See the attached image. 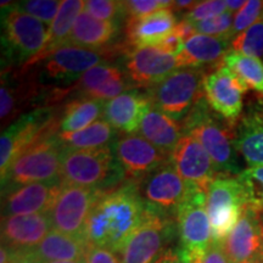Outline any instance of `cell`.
<instances>
[{
    "label": "cell",
    "mask_w": 263,
    "mask_h": 263,
    "mask_svg": "<svg viewBox=\"0 0 263 263\" xmlns=\"http://www.w3.org/2000/svg\"><path fill=\"white\" fill-rule=\"evenodd\" d=\"M176 230L170 216L149 209L145 219L120 251L122 263H154L170 248Z\"/></svg>",
    "instance_id": "obj_9"
},
{
    "label": "cell",
    "mask_w": 263,
    "mask_h": 263,
    "mask_svg": "<svg viewBox=\"0 0 263 263\" xmlns=\"http://www.w3.org/2000/svg\"><path fill=\"white\" fill-rule=\"evenodd\" d=\"M206 73L201 68H180L172 72L159 83L146 88L151 106L180 122L203 98L202 81Z\"/></svg>",
    "instance_id": "obj_5"
},
{
    "label": "cell",
    "mask_w": 263,
    "mask_h": 263,
    "mask_svg": "<svg viewBox=\"0 0 263 263\" xmlns=\"http://www.w3.org/2000/svg\"><path fill=\"white\" fill-rule=\"evenodd\" d=\"M154 263H194L184 250L178 248H170L164 250Z\"/></svg>",
    "instance_id": "obj_43"
},
{
    "label": "cell",
    "mask_w": 263,
    "mask_h": 263,
    "mask_svg": "<svg viewBox=\"0 0 263 263\" xmlns=\"http://www.w3.org/2000/svg\"><path fill=\"white\" fill-rule=\"evenodd\" d=\"M171 162L189 186L206 194L210 184L218 174L207 151L189 134H184L172 151Z\"/></svg>",
    "instance_id": "obj_15"
},
{
    "label": "cell",
    "mask_w": 263,
    "mask_h": 263,
    "mask_svg": "<svg viewBox=\"0 0 263 263\" xmlns=\"http://www.w3.org/2000/svg\"><path fill=\"white\" fill-rule=\"evenodd\" d=\"M184 134L195 138L211 157L218 173L239 176L242 172L234 146V126L217 115L203 97L180 121Z\"/></svg>",
    "instance_id": "obj_2"
},
{
    "label": "cell",
    "mask_w": 263,
    "mask_h": 263,
    "mask_svg": "<svg viewBox=\"0 0 263 263\" xmlns=\"http://www.w3.org/2000/svg\"><path fill=\"white\" fill-rule=\"evenodd\" d=\"M136 184L145 205L167 216L176 215L178 207L196 190L185 183L171 161Z\"/></svg>",
    "instance_id": "obj_10"
},
{
    "label": "cell",
    "mask_w": 263,
    "mask_h": 263,
    "mask_svg": "<svg viewBox=\"0 0 263 263\" xmlns=\"http://www.w3.org/2000/svg\"><path fill=\"white\" fill-rule=\"evenodd\" d=\"M112 150L128 182H139L171 161V155L137 133L118 138Z\"/></svg>",
    "instance_id": "obj_13"
},
{
    "label": "cell",
    "mask_w": 263,
    "mask_h": 263,
    "mask_svg": "<svg viewBox=\"0 0 263 263\" xmlns=\"http://www.w3.org/2000/svg\"><path fill=\"white\" fill-rule=\"evenodd\" d=\"M206 203L207 194L201 190H193L176 212L179 246L194 263L201 262L213 241Z\"/></svg>",
    "instance_id": "obj_8"
},
{
    "label": "cell",
    "mask_w": 263,
    "mask_h": 263,
    "mask_svg": "<svg viewBox=\"0 0 263 263\" xmlns=\"http://www.w3.org/2000/svg\"><path fill=\"white\" fill-rule=\"evenodd\" d=\"M149 207L141 199L136 182L100 192L87 219L83 239L88 245L118 252L143 223Z\"/></svg>",
    "instance_id": "obj_1"
},
{
    "label": "cell",
    "mask_w": 263,
    "mask_h": 263,
    "mask_svg": "<svg viewBox=\"0 0 263 263\" xmlns=\"http://www.w3.org/2000/svg\"><path fill=\"white\" fill-rule=\"evenodd\" d=\"M44 71L55 81H73L95 66L101 65L104 54L72 44H64L44 59Z\"/></svg>",
    "instance_id": "obj_18"
},
{
    "label": "cell",
    "mask_w": 263,
    "mask_h": 263,
    "mask_svg": "<svg viewBox=\"0 0 263 263\" xmlns=\"http://www.w3.org/2000/svg\"><path fill=\"white\" fill-rule=\"evenodd\" d=\"M261 20H263V0L246 2L234 16V24L229 33L230 41Z\"/></svg>",
    "instance_id": "obj_36"
},
{
    "label": "cell",
    "mask_w": 263,
    "mask_h": 263,
    "mask_svg": "<svg viewBox=\"0 0 263 263\" xmlns=\"http://www.w3.org/2000/svg\"><path fill=\"white\" fill-rule=\"evenodd\" d=\"M100 190L64 185L49 210L52 230L83 238L87 219Z\"/></svg>",
    "instance_id": "obj_12"
},
{
    "label": "cell",
    "mask_w": 263,
    "mask_h": 263,
    "mask_svg": "<svg viewBox=\"0 0 263 263\" xmlns=\"http://www.w3.org/2000/svg\"><path fill=\"white\" fill-rule=\"evenodd\" d=\"M105 101L90 98H81L65 105L59 121V133H74L99 121L104 116Z\"/></svg>",
    "instance_id": "obj_30"
},
{
    "label": "cell",
    "mask_w": 263,
    "mask_h": 263,
    "mask_svg": "<svg viewBox=\"0 0 263 263\" xmlns=\"http://www.w3.org/2000/svg\"><path fill=\"white\" fill-rule=\"evenodd\" d=\"M59 122L54 120L50 110H38L24 115L10 124L2 133L0 139V173L4 178L12 162L26 149L45 138L59 133Z\"/></svg>",
    "instance_id": "obj_7"
},
{
    "label": "cell",
    "mask_w": 263,
    "mask_h": 263,
    "mask_svg": "<svg viewBox=\"0 0 263 263\" xmlns=\"http://www.w3.org/2000/svg\"><path fill=\"white\" fill-rule=\"evenodd\" d=\"M245 3L246 2H244V0H227L226 4H227V8H228V11L234 14L235 11L238 12L239 10L245 5Z\"/></svg>",
    "instance_id": "obj_48"
},
{
    "label": "cell",
    "mask_w": 263,
    "mask_h": 263,
    "mask_svg": "<svg viewBox=\"0 0 263 263\" xmlns=\"http://www.w3.org/2000/svg\"><path fill=\"white\" fill-rule=\"evenodd\" d=\"M234 146L250 166H263V99L251 101L234 126Z\"/></svg>",
    "instance_id": "obj_22"
},
{
    "label": "cell",
    "mask_w": 263,
    "mask_h": 263,
    "mask_svg": "<svg viewBox=\"0 0 263 263\" xmlns=\"http://www.w3.org/2000/svg\"><path fill=\"white\" fill-rule=\"evenodd\" d=\"M64 144L59 133L33 144L12 162L2 179L3 194L32 183L61 180V155Z\"/></svg>",
    "instance_id": "obj_4"
},
{
    "label": "cell",
    "mask_w": 263,
    "mask_h": 263,
    "mask_svg": "<svg viewBox=\"0 0 263 263\" xmlns=\"http://www.w3.org/2000/svg\"><path fill=\"white\" fill-rule=\"evenodd\" d=\"M83 10L101 21L118 22V16L123 15L122 2L114 0H88L85 2Z\"/></svg>",
    "instance_id": "obj_40"
},
{
    "label": "cell",
    "mask_w": 263,
    "mask_h": 263,
    "mask_svg": "<svg viewBox=\"0 0 263 263\" xmlns=\"http://www.w3.org/2000/svg\"><path fill=\"white\" fill-rule=\"evenodd\" d=\"M232 50L246 57L263 58V20L256 22L233 39Z\"/></svg>",
    "instance_id": "obj_33"
},
{
    "label": "cell",
    "mask_w": 263,
    "mask_h": 263,
    "mask_svg": "<svg viewBox=\"0 0 263 263\" xmlns=\"http://www.w3.org/2000/svg\"><path fill=\"white\" fill-rule=\"evenodd\" d=\"M62 188L61 180L32 183L3 194L2 218L49 212Z\"/></svg>",
    "instance_id": "obj_17"
},
{
    "label": "cell",
    "mask_w": 263,
    "mask_h": 263,
    "mask_svg": "<svg viewBox=\"0 0 263 263\" xmlns=\"http://www.w3.org/2000/svg\"><path fill=\"white\" fill-rule=\"evenodd\" d=\"M184 43H185V41L174 29L173 33H171L168 37L164 38L156 47H159L164 52H168V54L174 55V57H178L180 51L183 50Z\"/></svg>",
    "instance_id": "obj_44"
},
{
    "label": "cell",
    "mask_w": 263,
    "mask_h": 263,
    "mask_svg": "<svg viewBox=\"0 0 263 263\" xmlns=\"http://www.w3.org/2000/svg\"><path fill=\"white\" fill-rule=\"evenodd\" d=\"M250 88L228 66L207 72L202 81L203 97L210 107L235 126L242 115L244 95Z\"/></svg>",
    "instance_id": "obj_11"
},
{
    "label": "cell",
    "mask_w": 263,
    "mask_h": 263,
    "mask_svg": "<svg viewBox=\"0 0 263 263\" xmlns=\"http://www.w3.org/2000/svg\"><path fill=\"white\" fill-rule=\"evenodd\" d=\"M230 39L194 34L184 43L183 50L177 57L179 68H201L206 72L224 66V58L230 49Z\"/></svg>",
    "instance_id": "obj_23"
},
{
    "label": "cell",
    "mask_w": 263,
    "mask_h": 263,
    "mask_svg": "<svg viewBox=\"0 0 263 263\" xmlns=\"http://www.w3.org/2000/svg\"><path fill=\"white\" fill-rule=\"evenodd\" d=\"M52 229L48 212L2 218V245L15 251H29Z\"/></svg>",
    "instance_id": "obj_19"
},
{
    "label": "cell",
    "mask_w": 263,
    "mask_h": 263,
    "mask_svg": "<svg viewBox=\"0 0 263 263\" xmlns=\"http://www.w3.org/2000/svg\"><path fill=\"white\" fill-rule=\"evenodd\" d=\"M224 65L232 68L250 89H254L263 97V61L261 59L230 50L224 58Z\"/></svg>",
    "instance_id": "obj_32"
},
{
    "label": "cell",
    "mask_w": 263,
    "mask_h": 263,
    "mask_svg": "<svg viewBox=\"0 0 263 263\" xmlns=\"http://www.w3.org/2000/svg\"><path fill=\"white\" fill-rule=\"evenodd\" d=\"M139 132L140 136L168 155L172 154L183 137L182 124L153 106L146 111Z\"/></svg>",
    "instance_id": "obj_27"
},
{
    "label": "cell",
    "mask_w": 263,
    "mask_h": 263,
    "mask_svg": "<svg viewBox=\"0 0 263 263\" xmlns=\"http://www.w3.org/2000/svg\"><path fill=\"white\" fill-rule=\"evenodd\" d=\"M151 107L146 93L133 89L106 101L104 120L111 127L126 134L139 130L140 123L146 111Z\"/></svg>",
    "instance_id": "obj_24"
},
{
    "label": "cell",
    "mask_w": 263,
    "mask_h": 263,
    "mask_svg": "<svg viewBox=\"0 0 263 263\" xmlns=\"http://www.w3.org/2000/svg\"><path fill=\"white\" fill-rule=\"evenodd\" d=\"M221 244L230 263H241L261 256L262 236L258 211L246 206L238 224Z\"/></svg>",
    "instance_id": "obj_21"
},
{
    "label": "cell",
    "mask_w": 263,
    "mask_h": 263,
    "mask_svg": "<svg viewBox=\"0 0 263 263\" xmlns=\"http://www.w3.org/2000/svg\"><path fill=\"white\" fill-rule=\"evenodd\" d=\"M196 2H193V0H177V2H173L172 9L174 10H182V9H192L194 5H195Z\"/></svg>",
    "instance_id": "obj_49"
},
{
    "label": "cell",
    "mask_w": 263,
    "mask_h": 263,
    "mask_svg": "<svg viewBox=\"0 0 263 263\" xmlns=\"http://www.w3.org/2000/svg\"><path fill=\"white\" fill-rule=\"evenodd\" d=\"M241 263H263V257L262 256H258V257H255V258L249 259V261H245Z\"/></svg>",
    "instance_id": "obj_51"
},
{
    "label": "cell",
    "mask_w": 263,
    "mask_h": 263,
    "mask_svg": "<svg viewBox=\"0 0 263 263\" xmlns=\"http://www.w3.org/2000/svg\"><path fill=\"white\" fill-rule=\"evenodd\" d=\"M12 262V250L8 246L2 245L0 251V263H11Z\"/></svg>",
    "instance_id": "obj_47"
},
{
    "label": "cell",
    "mask_w": 263,
    "mask_h": 263,
    "mask_svg": "<svg viewBox=\"0 0 263 263\" xmlns=\"http://www.w3.org/2000/svg\"><path fill=\"white\" fill-rule=\"evenodd\" d=\"M130 82L116 66L101 64L85 72L78 80L76 89L80 90L83 98L108 101L134 87Z\"/></svg>",
    "instance_id": "obj_25"
},
{
    "label": "cell",
    "mask_w": 263,
    "mask_h": 263,
    "mask_svg": "<svg viewBox=\"0 0 263 263\" xmlns=\"http://www.w3.org/2000/svg\"><path fill=\"white\" fill-rule=\"evenodd\" d=\"M120 25L115 21H101L82 11L76 20L67 44L89 50L101 51L118 35Z\"/></svg>",
    "instance_id": "obj_26"
},
{
    "label": "cell",
    "mask_w": 263,
    "mask_h": 263,
    "mask_svg": "<svg viewBox=\"0 0 263 263\" xmlns=\"http://www.w3.org/2000/svg\"><path fill=\"white\" fill-rule=\"evenodd\" d=\"M87 241L83 238H77L51 230L42 240L41 244L29 250L39 262L54 261H77L83 259L88 250Z\"/></svg>",
    "instance_id": "obj_28"
},
{
    "label": "cell",
    "mask_w": 263,
    "mask_h": 263,
    "mask_svg": "<svg viewBox=\"0 0 263 263\" xmlns=\"http://www.w3.org/2000/svg\"><path fill=\"white\" fill-rule=\"evenodd\" d=\"M43 263H84V258L77 259V261H54V262H43Z\"/></svg>",
    "instance_id": "obj_52"
},
{
    "label": "cell",
    "mask_w": 263,
    "mask_h": 263,
    "mask_svg": "<svg viewBox=\"0 0 263 263\" xmlns=\"http://www.w3.org/2000/svg\"><path fill=\"white\" fill-rule=\"evenodd\" d=\"M116 132L106 121L99 120L80 132L59 133V137L66 147L76 150H94L112 146Z\"/></svg>",
    "instance_id": "obj_31"
},
{
    "label": "cell",
    "mask_w": 263,
    "mask_h": 263,
    "mask_svg": "<svg viewBox=\"0 0 263 263\" xmlns=\"http://www.w3.org/2000/svg\"><path fill=\"white\" fill-rule=\"evenodd\" d=\"M238 178L245 189L249 206L256 211H263V166L249 167Z\"/></svg>",
    "instance_id": "obj_34"
},
{
    "label": "cell",
    "mask_w": 263,
    "mask_h": 263,
    "mask_svg": "<svg viewBox=\"0 0 263 263\" xmlns=\"http://www.w3.org/2000/svg\"><path fill=\"white\" fill-rule=\"evenodd\" d=\"M84 263H122L118 252L100 246L89 245L84 256Z\"/></svg>",
    "instance_id": "obj_42"
},
{
    "label": "cell",
    "mask_w": 263,
    "mask_h": 263,
    "mask_svg": "<svg viewBox=\"0 0 263 263\" xmlns=\"http://www.w3.org/2000/svg\"><path fill=\"white\" fill-rule=\"evenodd\" d=\"M171 0H128L122 2L123 16L127 20L141 18L161 9L172 8Z\"/></svg>",
    "instance_id": "obj_38"
},
{
    "label": "cell",
    "mask_w": 263,
    "mask_h": 263,
    "mask_svg": "<svg viewBox=\"0 0 263 263\" xmlns=\"http://www.w3.org/2000/svg\"><path fill=\"white\" fill-rule=\"evenodd\" d=\"M126 68L133 85L149 88L178 70L179 65L177 57L159 47H143L128 52Z\"/></svg>",
    "instance_id": "obj_16"
},
{
    "label": "cell",
    "mask_w": 263,
    "mask_h": 263,
    "mask_svg": "<svg viewBox=\"0 0 263 263\" xmlns=\"http://www.w3.org/2000/svg\"><path fill=\"white\" fill-rule=\"evenodd\" d=\"M0 117L2 123L8 124L14 120L15 115L18 111V103L14 91L9 87L4 80H2V89H0Z\"/></svg>",
    "instance_id": "obj_41"
},
{
    "label": "cell",
    "mask_w": 263,
    "mask_h": 263,
    "mask_svg": "<svg viewBox=\"0 0 263 263\" xmlns=\"http://www.w3.org/2000/svg\"><path fill=\"white\" fill-rule=\"evenodd\" d=\"M245 189L238 176L218 173L207 190V213L213 241H224L248 206Z\"/></svg>",
    "instance_id": "obj_6"
},
{
    "label": "cell",
    "mask_w": 263,
    "mask_h": 263,
    "mask_svg": "<svg viewBox=\"0 0 263 263\" xmlns=\"http://www.w3.org/2000/svg\"><path fill=\"white\" fill-rule=\"evenodd\" d=\"M177 25L178 21L172 8L161 9L141 18L127 20L124 45L128 47V52L137 48L156 47L173 33Z\"/></svg>",
    "instance_id": "obj_20"
},
{
    "label": "cell",
    "mask_w": 263,
    "mask_h": 263,
    "mask_svg": "<svg viewBox=\"0 0 263 263\" xmlns=\"http://www.w3.org/2000/svg\"><path fill=\"white\" fill-rule=\"evenodd\" d=\"M11 263H41L31 254V251H15L12 250Z\"/></svg>",
    "instance_id": "obj_46"
},
{
    "label": "cell",
    "mask_w": 263,
    "mask_h": 263,
    "mask_svg": "<svg viewBox=\"0 0 263 263\" xmlns=\"http://www.w3.org/2000/svg\"><path fill=\"white\" fill-rule=\"evenodd\" d=\"M234 16L235 14L227 11L222 15L213 16V17L202 20V21H199L193 25L195 32L199 33V34L230 39L229 33L233 28V24H234Z\"/></svg>",
    "instance_id": "obj_37"
},
{
    "label": "cell",
    "mask_w": 263,
    "mask_h": 263,
    "mask_svg": "<svg viewBox=\"0 0 263 263\" xmlns=\"http://www.w3.org/2000/svg\"><path fill=\"white\" fill-rule=\"evenodd\" d=\"M84 5L85 2H82V0H64V2H61L57 17L49 27L44 48L37 57L27 62V66H32L39 61H43L55 49L67 44L72 27H73L78 15L84 9Z\"/></svg>",
    "instance_id": "obj_29"
},
{
    "label": "cell",
    "mask_w": 263,
    "mask_h": 263,
    "mask_svg": "<svg viewBox=\"0 0 263 263\" xmlns=\"http://www.w3.org/2000/svg\"><path fill=\"white\" fill-rule=\"evenodd\" d=\"M60 5L61 2L57 0H27L15 3L14 8L20 12L33 16L50 27L57 17Z\"/></svg>",
    "instance_id": "obj_35"
},
{
    "label": "cell",
    "mask_w": 263,
    "mask_h": 263,
    "mask_svg": "<svg viewBox=\"0 0 263 263\" xmlns=\"http://www.w3.org/2000/svg\"><path fill=\"white\" fill-rule=\"evenodd\" d=\"M228 11L226 2L222 0H206V2H196L192 9L183 14V20L189 21L190 24L202 21V20L222 15Z\"/></svg>",
    "instance_id": "obj_39"
},
{
    "label": "cell",
    "mask_w": 263,
    "mask_h": 263,
    "mask_svg": "<svg viewBox=\"0 0 263 263\" xmlns=\"http://www.w3.org/2000/svg\"><path fill=\"white\" fill-rule=\"evenodd\" d=\"M258 217H259V226H261V236H262V252H261V256L263 257V211H258Z\"/></svg>",
    "instance_id": "obj_50"
},
{
    "label": "cell",
    "mask_w": 263,
    "mask_h": 263,
    "mask_svg": "<svg viewBox=\"0 0 263 263\" xmlns=\"http://www.w3.org/2000/svg\"><path fill=\"white\" fill-rule=\"evenodd\" d=\"M60 177L64 185L100 192L117 188L121 185L118 183L126 178L115 157L112 146L94 150H76L65 146Z\"/></svg>",
    "instance_id": "obj_3"
},
{
    "label": "cell",
    "mask_w": 263,
    "mask_h": 263,
    "mask_svg": "<svg viewBox=\"0 0 263 263\" xmlns=\"http://www.w3.org/2000/svg\"><path fill=\"white\" fill-rule=\"evenodd\" d=\"M200 263H230L229 259L227 258V256L223 251L221 242L212 241L211 246H210L207 252L203 256Z\"/></svg>",
    "instance_id": "obj_45"
},
{
    "label": "cell",
    "mask_w": 263,
    "mask_h": 263,
    "mask_svg": "<svg viewBox=\"0 0 263 263\" xmlns=\"http://www.w3.org/2000/svg\"><path fill=\"white\" fill-rule=\"evenodd\" d=\"M3 28L10 54L20 61H29L43 50L47 42V25L33 16L20 12L11 5L3 16Z\"/></svg>",
    "instance_id": "obj_14"
}]
</instances>
